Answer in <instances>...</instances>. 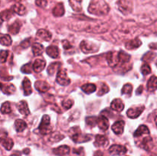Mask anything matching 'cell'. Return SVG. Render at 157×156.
Returning a JSON list of instances; mask_svg holds the SVG:
<instances>
[{
	"label": "cell",
	"instance_id": "1",
	"mask_svg": "<svg viewBox=\"0 0 157 156\" xmlns=\"http://www.w3.org/2000/svg\"><path fill=\"white\" fill-rule=\"evenodd\" d=\"M136 27L133 21H124L113 31L111 35L116 41H122L132 36L136 32Z\"/></svg>",
	"mask_w": 157,
	"mask_h": 156
},
{
	"label": "cell",
	"instance_id": "2",
	"mask_svg": "<svg viewBox=\"0 0 157 156\" xmlns=\"http://www.w3.org/2000/svg\"><path fill=\"white\" fill-rule=\"evenodd\" d=\"M89 13L98 16H104L110 12V7L104 0H91L88 6Z\"/></svg>",
	"mask_w": 157,
	"mask_h": 156
},
{
	"label": "cell",
	"instance_id": "3",
	"mask_svg": "<svg viewBox=\"0 0 157 156\" xmlns=\"http://www.w3.org/2000/svg\"><path fill=\"white\" fill-rule=\"evenodd\" d=\"M68 135L71 139L76 143L88 142L91 139V136L89 135H83L78 126H74L71 128L68 131Z\"/></svg>",
	"mask_w": 157,
	"mask_h": 156
},
{
	"label": "cell",
	"instance_id": "4",
	"mask_svg": "<svg viewBox=\"0 0 157 156\" xmlns=\"http://www.w3.org/2000/svg\"><path fill=\"white\" fill-rule=\"evenodd\" d=\"M108 29L109 25L107 23L100 22L94 24H87V26H85L84 31L94 34H102L107 32Z\"/></svg>",
	"mask_w": 157,
	"mask_h": 156
},
{
	"label": "cell",
	"instance_id": "5",
	"mask_svg": "<svg viewBox=\"0 0 157 156\" xmlns=\"http://www.w3.org/2000/svg\"><path fill=\"white\" fill-rule=\"evenodd\" d=\"M116 5L118 10L124 15H129L133 12V4L132 0H118Z\"/></svg>",
	"mask_w": 157,
	"mask_h": 156
},
{
	"label": "cell",
	"instance_id": "6",
	"mask_svg": "<svg viewBox=\"0 0 157 156\" xmlns=\"http://www.w3.org/2000/svg\"><path fill=\"white\" fill-rule=\"evenodd\" d=\"M80 47H81V51L84 54H90V53H95L98 50L99 47L95 44L94 43L90 42V41H87V40H84L80 44Z\"/></svg>",
	"mask_w": 157,
	"mask_h": 156
},
{
	"label": "cell",
	"instance_id": "7",
	"mask_svg": "<svg viewBox=\"0 0 157 156\" xmlns=\"http://www.w3.org/2000/svg\"><path fill=\"white\" fill-rule=\"evenodd\" d=\"M40 133L43 136L48 134L52 130L50 125V117L48 115H44L41 119V122L38 126Z\"/></svg>",
	"mask_w": 157,
	"mask_h": 156
},
{
	"label": "cell",
	"instance_id": "8",
	"mask_svg": "<svg viewBox=\"0 0 157 156\" xmlns=\"http://www.w3.org/2000/svg\"><path fill=\"white\" fill-rule=\"evenodd\" d=\"M56 81L61 86H67L71 83V80L67 76V70L65 69L58 70L56 76Z\"/></svg>",
	"mask_w": 157,
	"mask_h": 156
},
{
	"label": "cell",
	"instance_id": "9",
	"mask_svg": "<svg viewBox=\"0 0 157 156\" xmlns=\"http://www.w3.org/2000/svg\"><path fill=\"white\" fill-rule=\"evenodd\" d=\"M127 151V148L124 145H113L109 148V153L113 156L123 155Z\"/></svg>",
	"mask_w": 157,
	"mask_h": 156
},
{
	"label": "cell",
	"instance_id": "10",
	"mask_svg": "<svg viewBox=\"0 0 157 156\" xmlns=\"http://www.w3.org/2000/svg\"><path fill=\"white\" fill-rule=\"evenodd\" d=\"M106 60L107 61V64L111 67H117L119 63V55L117 52L110 51L106 54Z\"/></svg>",
	"mask_w": 157,
	"mask_h": 156
},
{
	"label": "cell",
	"instance_id": "11",
	"mask_svg": "<svg viewBox=\"0 0 157 156\" xmlns=\"http://www.w3.org/2000/svg\"><path fill=\"white\" fill-rule=\"evenodd\" d=\"M138 145H139L140 148H144V149L147 150V151H150V150L152 149L153 146V139L150 137V135H146L142 139H140Z\"/></svg>",
	"mask_w": 157,
	"mask_h": 156
},
{
	"label": "cell",
	"instance_id": "12",
	"mask_svg": "<svg viewBox=\"0 0 157 156\" xmlns=\"http://www.w3.org/2000/svg\"><path fill=\"white\" fill-rule=\"evenodd\" d=\"M144 109H145L144 106H139L129 109L127 112V116L130 119H136L140 116L141 113L144 111Z\"/></svg>",
	"mask_w": 157,
	"mask_h": 156
},
{
	"label": "cell",
	"instance_id": "13",
	"mask_svg": "<svg viewBox=\"0 0 157 156\" xmlns=\"http://www.w3.org/2000/svg\"><path fill=\"white\" fill-rule=\"evenodd\" d=\"M97 125L99 127V128L103 131H106L109 128V120L105 116L101 115L100 117H98V120H97Z\"/></svg>",
	"mask_w": 157,
	"mask_h": 156
},
{
	"label": "cell",
	"instance_id": "14",
	"mask_svg": "<svg viewBox=\"0 0 157 156\" xmlns=\"http://www.w3.org/2000/svg\"><path fill=\"white\" fill-rule=\"evenodd\" d=\"M35 87L39 93H46L50 89V85L44 80H38L35 83Z\"/></svg>",
	"mask_w": 157,
	"mask_h": 156
},
{
	"label": "cell",
	"instance_id": "15",
	"mask_svg": "<svg viewBox=\"0 0 157 156\" xmlns=\"http://www.w3.org/2000/svg\"><path fill=\"white\" fill-rule=\"evenodd\" d=\"M109 144V141L105 136L97 135L95 137L94 145L97 147H106Z\"/></svg>",
	"mask_w": 157,
	"mask_h": 156
},
{
	"label": "cell",
	"instance_id": "16",
	"mask_svg": "<svg viewBox=\"0 0 157 156\" xmlns=\"http://www.w3.org/2000/svg\"><path fill=\"white\" fill-rule=\"evenodd\" d=\"M46 66V62L44 59H36L32 65V70L36 73L41 72Z\"/></svg>",
	"mask_w": 157,
	"mask_h": 156
},
{
	"label": "cell",
	"instance_id": "17",
	"mask_svg": "<svg viewBox=\"0 0 157 156\" xmlns=\"http://www.w3.org/2000/svg\"><path fill=\"white\" fill-rule=\"evenodd\" d=\"M37 38L44 41H49L52 38V35L49 31L45 29H39L37 32Z\"/></svg>",
	"mask_w": 157,
	"mask_h": 156
},
{
	"label": "cell",
	"instance_id": "18",
	"mask_svg": "<svg viewBox=\"0 0 157 156\" xmlns=\"http://www.w3.org/2000/svg\"><path fill=\"white\" fill-rule=\"evenodd\" d=\"M141 44H142V42H141L140 40L138 38H136L134 39L127 41L125 43V47L128 50H133V49H136L140 47Z\"/></svg>",
	"mask_w": 157,
	"mask_h": 156
},
{
	"label": "cell",
	"instance_id": "19",
	"mask_svg": "<svg viewBox=\"0 0 157 156\" xmlns=\"http://www.w3.org/2000/svg\"><path fill=\"white\" fill-rule=\"evenodd\" d=\"M70 152V148L67 145H61L53 149V153L58 156H66Z\"/></svg>",
	"mask_w": 157,
	"mask_h": 156
},
{
	"label": "cell",
	"instance_id": "20",
	"mask_svg": "<svg viewBox=\"0 0 157 156\" xmlns=\"http://www.w3.org/2000/svg\"><path fill=\"white\" fill-rule=\"evenodd\" d=\"M0 144L8 151L12 149L14 145L13 140L11 138L7 137V136H2V137L0 138Z\"/></svg>",
	"mask_w": 157,
	"mask_h": 156
},
{
	"label": "cell",
	"instance_id": "21",
	"mask_svg": "<svg viewBox=\"0 0 157 156\" xmlns=\"http://www.w3.org/2000/svg\"><path fill=\"white\" fill-rule=\"evenodd\" d=\"M145 135H150V130H149L148 127L145 125H140L139 128L133 133V136L135 138L142 137V136H145Z\"/></svg>",
	"mask_w": 157,
	"mask_h": 156
},
{
	"label": "cell",
	"instance_id": "22",
	"mask_svg": "<svg viewBox=\"0 0 157 156\" xmlns=\"http://www.w3.org/2000/svg\"><path fill=\"white\" fill-rule=\"evenodd\" d=\"M110 107L113 110H115V111L120 113V112L124 110V103L121 99H115L112 101L111 104H110Z\"/></svg>",
	"mask_w": 157,
	"mask_h": 156
},
{
	"label": "cell",
	"instance_id": "23",
	"mask_svg": "<svg viewBox=\"0 0 157 156\" xmlns=\"http://www.w3.org/2000/svg\"><path fill=\"white\" fill-rule=\"evenodd\" d=\"M125 122L124 121H117L112 125V130L117 135H121L124 132Z\"/></svg>",
	"mask_w": 157,
	"mask_h": 156
},
{
	"label": "cell",
	"instance_id": "24",
	"mask_svg": "<svg viewBox=\"0 0 157 156\" xmlns=\"http://www.w3.org/2000/svg\"><path fill=\"white\" fill-rule=\"evenodd\" d=\"M118 55H119V63H118V64H121L123 67L127 66V64H128L130 60V55L125 53L124 50H121L120 52H118Z\"/></svg>",
	"mask_w": 157,
	"mask_h": 156
},
{
	"label": "cell",
	"instance_id": "25",
	"mask_svg": "<svg viewBox=\"0 0 157 156\" xmlns=\"http://www.w3.org/2000/svg\"><path fill=\"white\" fill-rule=\"evenodd\" d=\"M64 12H65V10H64V5L61 2L58 3L53 9V11H52V14L55 17L63 16L64 15Z\"/></svg>",
	"mask_w": 157,
	"mask_h": 156
},
{
	"label": "cell",
	"instance_id": "26",
	"mask_svg": "<svg viewBox=\"0 0 157 156\" xmlns=\"http://www.w3.org/2000/svg\"><path fill=\"white\" fill-rule=\"evenodd\" d=\"M12 11L14 12V13L18 14V15H25L26 12H27L25 6H23L22 4H21V3H19V2L15 3L14 6H12Z\"/></svg>",
	"mask_w": 157,
	"mask_h": 156
},
{
	"label": "cell",
	"instance_id": "27",
	"mask_svg": "<svg viewBox=\"0 0 157 156\" xmlns=\"http://www.w3.org/2000/svg\"><path fill=\"white\" fill-rule=\"evenodd\" d=\"M17 107H18V111H19V113H21V114L24 115V116H28V115H29V113H30L29 106H28V103L26 101H20L19 103L17 105Z\"/></svg>",
	"mask_w": 157,
	"mask_h": 156
},
{
	"label": "cell",
	"instance_id": "28",
	"mask_svg": "<svg viewBox=\"0 0 157 156\" xmlns=\"http://www.w3.org/2000/svg\"><path fill=\"white\" fill-rule=\"evenodd\" d=\"M46 53L52 58H58V56H59L60 51L58 47H57L56 46L51 45L47 47V49H46Z\"/></svg>",
	"mask_w": 157,
	"mask_h": 156
},
{
	"label": "cell",
	"instance_id": "29",
	"mask_svg": "<svg viewBox=\"0 0 157 156\" xmlns=\"http://www.w3.org/2000/svg\"><path fill=\"white\" fill-rule=\"evenodd\" d=\"M22 87L25 96H29V95L32 94V86H31V81L28 79V77H25V79L23 80Z\"/></svg>",
	"mask_w": 157,
	"mask_h": 156
},
{
	"label": "cell",
	"instance_id": "30",
	"mask_svg": "<svg viewBox=\"0 0 157 156\" xmlns=\"http://www.w3.org/2000/svg\"><path fill=\"white\" fill-rule=\"evenodd\" d=\"M21 24L18 20H16L15 22L12 23L11 25L9 26V28H8V31H9V33H11L12 35H17V34L19 32L20 28H21Z\"/></svg>",
	"mask_w": 157,
	"mask_h": 156
},
{
	"label": "cell",
	"instance_id": "31",
	"mask_svg": "<svg viewBox=\"0 0 157 156\" xmlns=\"http://www.w3.org/2000/svg\"><path fill=\"white\" fill-rule=\"evenodd\" d=\"M1 90L5 94L12 95L15 93L16 88H15V87L13 84H2Z\"/></svg>",
	"mask_w": 157,
	"mask_h": 156
},
{
	"label": "cell",
	"instance_id": "32",
	"mask_svg": "<svg viewBox=\"0 0 157 156\" xmlns=\"http://www.w3.org/2000/svg\"><path fill=\"white\" fill-rule=\"evenodd\" d=\"M147 90L149 92H154L157 90V76H152L147 82Z\"/></svg>",
	"mask_w": 157,
	"mask_h": 156
},
{
	"label": "cell",
	"instance_id": "33",
	"mask_svg": "<svg viewBox=\"0 0 157 156\" xmlns=\"http://www.w3.org/2000/svg\"><path fill=\"white\" fill-rule=\"evenodd\" d=\"M32 52H33L35 56H39V55H41V54L44 51V47H43V45L38 42L34 43V44H32Z\"/></svg>",
	"mask_w": 157,
	"mask_h": 156
},
{
	"label": "cell",
	"instance_id": "34",
	"mask_svg": "<svg viewBox=\"0 0 157 156\" xmlns=\"http://www.w3.org/2000/svg\"><path fill=\"white\" fill-rule=\"evenodd\" d=\"M81 90L87 94H90V93H94L95 92V90H97L96 85L93 84H86L84 85L81 86Z\"/></svg>",
	"mask_w": 157,
	"mask_h": 156
},
{
	"label": "cell",
	"instance_id": "35",
	"mask_svg": "<svg viewBox=\"0 0 157 156\" xmlns=\"http://www.w3.org/2000/svg\"><path fill=\"white\" fill-rule=\"evenodd\" d=\"M15 127L18 132H23L26 128L27 124L22 119H17L15 122Z\"/></svg>",
	"mask_w": 157,
	"mask_h": 156
},
{
	"label": "cell",
	"instance_id": "36",
	"mask_svg": "<svg viewBox=\"0 0 157 156\" xmlns=\"http://www.w3.org/2000/svg\"><path fill=\"white\" fill-rule=\"evenodd\" d=\"M69 4L75 12H81L82 10V6H81V0H69Z\"/></svg>",
	"mask_w": 157,
	"mask_h": 156
},
{
	"label": "cell",
	"instance_id": "37",
	"mask_svg": "<svg viewBox=\"0 0 157 156\" xmlns=\"http://www.w3.org/2000/svg\"><path fill=\"white\" fill-rule=\"evenodd\" d=\"M12 41L11 37L9 35H4L0 33V44L4 46H10Z\"/></svg>",
	"mask_w": 157,
	"mask_h": 156
},
{
	"label": "cell",
	"instance_id": "38",
	"mask_svg": "<svg viewBox=\"0 0 157 156\" xmlns=\"http://www.w3.org/2000/svg\"><path fill=\"white\" fill-rule=\"evenodd\" d=\"M14 12L12 11V9H6V10L2 11V12L0 13V18H1L2 21H8V20L10 19L12 16H13Z\"/></svg>",
	"mask_w": 157,
	"mask_h": 156
},
{
	"label": "cell",
	"instance_id": "39",
	"mask_svg": "<svg viewBox=\"0 0 157 156\" xmlns=\"http://www.w3.org/2000/svg\"><path fill=\"white\" fill-rule=\"evenodd\" d=\"M61 64L59 62H55L51 64L48 67V73L49 75H53L56 71H58L60 69Z\"/></svg>",
	"mask_w": 157,
	"mask_h": 156
},
{
	"label": "cell",
	"instance_id": "40",
	"mask_svg": "<svg viewBox=\"0 0 157 156\" xmlns=\"http://www.w3.org/2000/svg\"><path fill=\"white\" fill-rule=\"evenodd\" d=\"M132 91H133V86L130 84H127L123 87L122 90H121V94L122 95H128L130 96L131 95Z\"/></svg>",
	"mask_w": 157,
	"mask_h": 156
},
{
	"label": "cell",
	"instance_id": "41",
	"mask_svg": "<svg viewBox=\"0 0 157 156\" xmlns=\"http://www.w3.org/2000/svg\"><path fill=\"white\" fill-rule=\"evenodd\" d=\"M0 111L2 114H9L12 112V109H11V105L9 102H5L2 105Z\"/></svg>",
	"mask_w": 157,
	"mask_h": 156
},
{
	"label": "cell",
	"instance_id": "42",
	"mask_svg": "<svg viewBox=\"0 0 157 156\" xmlns=\"http://www.w3.org/2000/svg\"><path fill=\"white\" fill-rule=\"evenodd\" d=\"M64 138V136H63V135L60 134V133H58V132H55L51 135L50 138H49V141L52 142H59V141L62 140Z\"/></svg>",
	"mask_w": 157,
	"mask_h": 156
},
{
	"label": "cell",
	"instance_id": "43",
	"mask_svg": "<svg viewBox=\"0 0 157 156\" xmlns=\"http://www.w3.org/2000/svg\"><path fill=\"white\" fill-rule=\"evenodd\" d=\"M140 70H141V73H142L144 76H147V74L151 73V67H150V66L147 63L143 64Z\"/></svg>",
	"mask_w": 157,
	"mask_h": 156
},
{
	"label": "cell",
	"instance_id": "44",
	"mask_svg": "<svg viewBox=\"0 0 157 156\" xmlns=\"http://www.w3.org/2000/svg\"><path fill=\"white\" fill-rule=\"evenodd\" d=\"M97 120H98V117L96 116H90V117H87L86 119V122L90 126L94 127L97 125Z\"/></svg>",
	"mask_w": 157,
	"mask_h": 156
},
{
	"label": "cell",
	"instance_id": "45",
	"mask_svg": "<svg viewBox=\"0 0 157 156\" xmlns=\"http://www.w3.org/2000/svg\"><path fill=\"white\" fill-rule=\"evenodd\" d=\"M8 56H9V51L8 50H0V64H3V63L6 62Z\"/></svg>",
	"mask_w": 157,
	"mask_h": 156
},
{
	"label": "cell",
	"instance_id": "46",
	"mask_svg": "<svg viewBox=\"0 0 157 156\" xmlns=\"http://www.w3.org/2000/svg\"><path fill=\"white\" fill-rule=\"evenodd\" d=\"M108 92H109L108 86L105 84H103L102 85H101V89H100L99 92L98 93V96H103V95L106 94V93H107Z\"/></svg>",
	"mask_w": 157,
	"mask_h": 156
},
{
	"label": "cell",
	"instance_id": "47",
	"mask_svg": "<svg viewBox=\"0 0 157 156\" xmlns=\"http://www.w3.org/2000/svg\"><path fill=\"white\" fill-rule=\"evenodd\" d=\"M32 66L30 63L25 64V65L22 66L21 68V72L25 73H32Z\"/></svg>",
	"mask_w": 157,
	"mask_h": 156
},
{
	"label": "cell",
	"instance_id": "48",
	"mask_svg": "<svg viewBox=\"0 0 157 156\" xmlns=\"http://www.w3.org/2000/svg\"><path fill=\"white\" fill-rule=\"evenodd\" d=\"M155 56H156V55L154 54V53H152V52H148V53H147L144 56V58H143V61H146V62L151 61H153V59L154 58Z\"/></svg>",
	"mask_w": 157,
	"mask_h": 156
},
{
	"label": "cell",
	"instance_id": "49",
	"mask_svg": "<svg viewBox=\"0 0 157 156\" xmlns=\"http://www.w3.org/2000/svg\"><path fill=\"white\" fill-rule=\"evenodd\" d=\"M62 106L66 110H69L73 106V101L71 99H67L62 102Z\"/></svg>",
	"mask_w": 157,
	"mask_h": 156
},
{
	"label": "cell",
	"instance_id": "50",
	"mask_svg": "<svg viewBox=\"0 0 157 156\" xmlns=\"http://www.w3.org/2000/svg\"><path fill=\"white\" fill-rule=\"evenodd\" d=\"M35 4L41 8H45L48 5V0H35Z\"/></svg>",
	"mask_w": 157,
	"mask_h": 156
},
{
	"label": "cell",
	"instance_id": "51",
	"mask_svg": "<svg viewBox=\"0 0 157 156\" xmlns=\"http://www.w3.org/2000/svg\"><path fill=\"white\" fill-rule=\"evenodd\" d=\"M62 45H63V47H64V49H70L72 47L71 44L69 43V41H66V40H64V41H62Z\"/></svg>",
	"mask_w": 157,
	"mask_h": 156
},
{
	"label": "cell",
	"instance_id": "52",
	"mask_svg": "<svg viewBox=\"0 0 157 156\" xmlns=\"http://www.w3.org/2000/svg\"><path fill=\"white\" fill-rule=\"evenodd\" d=\"M30 44H31V41H30V39L29 38V39L25 40V41L21 44V46L22 47H24V48H27V47L30 45Z\"/></svg>",
	"mask_w": 157,
	"mask_h": 156
},
{
	"label": "cell",
	"instance_id": "53",
	"mask_svg": "<svg viewBox=\"0 0 157 156\" xmlns=\"http://www.w3.org/2000/svg\"><path fill=\"white\" fill-rule=\"evenodd\" d=\"M143 90H144V87H143L142 85L140 86V87H138L137 90H136V95L141 94V93H142V92H143Z\"/></svg>",
	"mask_w": 157,
	"mask_h": 156
},
{
	"label": "cell",
	"instance_id": "54",
	"mask_svg": "<svg viewBox=\"0 0 157 156\" xmlns=\"http://www.w3.org/2000/svg\"><path fill=\"white\" fill-rule=\"evenodd\" d=\"M94 156H103V153L102 151H97L94 154Z\"/></svg>",
	"mask_w": 157,
	"mask_h": 156
},
{
	"label": "cell",
	"instance_id": "55",
	"mask_svg": "<svg viewBox=\"0 0 157 156\" xmlns=\"http://www.w3.org/2000/svg\"><path fill=\"white\" fill-rule=\"evenodd\" d=\"M12 1H15V2H21L22 0H12Z\"/></svg>",
	"mask_w": 157,
	"mask_h": 156
},
{
	"label": "cell",
	"instance_id": "56",
	"mask_svg": "<svg viewBox=\"0 0 157 156\" xmlns=\"http://www.w3.org/2000/svg\"><path fill=\"white\" fill-rule=\"evenodd\" d=\"M156 126H157V117L156 118Z\"/></svg>",
	"mask_w": 157,
	"mask_h": 156
},
{
	"label": "cell",
	"instance_id": "57",
	"mask_svg": "<svg viewBox=\"0 0 157 156\" xmlns=\"http://www.w3.org/2000/svg\"><path fill=\"white\" fill-rule=\"evenodd\" d=\"M2 84H1V83H0V90H1V87H2Z\"/></svg>",
	"mask_w": 157,
	"mask_h": 156
},
{
	"label": "cell",
	"instance_id": "58",
	"mask_svg": "<svg viewBox=\"0 0 157 156\" xmlns=\"http://www.w3.org/2000/svg\"><path fill=\"white\" fill-rule=\"evenodd\" d=\"M156 65H157V62H156Z\"/></svg>",
	"mask_w": 157,
	"mask_h": 156
}]
</instances>
